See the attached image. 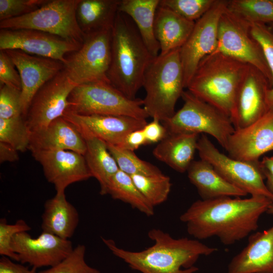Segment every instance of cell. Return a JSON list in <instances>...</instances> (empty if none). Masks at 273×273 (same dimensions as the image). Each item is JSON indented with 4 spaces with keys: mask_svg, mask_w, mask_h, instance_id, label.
I'll use <instances>...</instances> for the list:
<instances>
[{
    "mask_svg": "<svg viewBox=\"0 0 273 273\" xmlns=\"http://www.w3.org/2000/svg\"><path fill=\"white\" fill-rule=\"evenodd\" d=\"M216 51L256 68L272 86V76L263 50L252 35L250 23L231 12L226 7L219 21Z\"/></svg>",
    "mask_w": 273,
    "mask_h": 273,
    "instance_id": "cell-11",
    "label": "cell"
},
{
    "mask_svg": "<svg viewBox=\"0 0 273 273\" xmlns=\"http://www.w3.org/2000/svg\"><path fill=\"white\" fill-rule=\"evenodd\" d=\"M120 0H80L77 11L78 25L85 34L112 29Z\"/></svg>",
    "mask_w": 273,
    "mask_h": 273,
    "instance_id": "cell-29",
    "label": "cell"
},
{
    "mask_svg": "<svg viewBox=\"0 0 273 273\" xmlns=\"http://www.w3.org/2000/svg\"><path fill=\"white\" fill-rule=\"evenodd\" d=\"M66 110L80 115H123L146 119L143 100L130 99L110 82H93L76 86Z\"/></svg>",
    "mask_w": 273,
    "mask_h": 273,
    "instance_id": "cell-6",
    "label": "cell"
},
{
    "mask_svg": "<svg viewBox=\"0 0 273 273\" xmlns=\"http://www.w3.org/2000/svg\"><path fill=\"white\" fill-rule=\"evenodd\" d=\"M31 153L41 165L46 178L54 186L56 193H64L71 184L92 177L84 156L79 153L64 150Z\"/></svg>",
    "mask_w": 273,
    "mask_h": 273,
    "instance_id": "cell-17",
    "label": "cell"
},
{
    "mask_svg": "<svg viewBox=\"0 0 273 273\" xmlns=\"http://www.w3.org/2000/svg\"><path fill=\"white\" fill-rule=\"evenodd\" d=\"M111 34L112 29L85 34L81 47L66 56L64 69L77 85L93 82H110L108 73L111 62Z\"/></svg>",
    "mask_w": 273,
    "mask_h": 273,
    "instance_id": "cell-9",
    "label": "cell"
},
{
    "mask_svg": "<svg viewBox=\"0 0 273 273\" xmlns=\"http://www.w3.org/2000/svg\"><path fill=\"white\" fill-rule=\"evenodd\" d=\"M215 2V0H160L159 6L195 22L212 7Z\"/></svg>",
    "mask_w": 273,
    "mask_h": 273,
    "instance_id": "cell-35",
    "label": "cell"
},
{
    "mask_svg": "<svg viewBox=\"0 0 273 273\" xmlns=\"http://www.w3.org/2000/svg\"><path fill=\"white\" fill-rule=\"evenodd\" d=\"M271 84L256 68L249 65L237 93L231 120L235 129L254 122L269 110Z\"/></svg>",
    "mask_w": 273,
    "mask_h": 273,
    "instance_id": "cell-15",
    "label": "cell"
},
{
    "mask_svg": "<svg viewBox=\"0 0 273 273\" xmlns=\"http://www.w3.org/2000/svg\"><path fill=\"white\" fill-rule=\"evenodd\" d=\"M273 203L268 198L221 197L193 202L179 217L188 234L196 240L217 237L225 245H233L258 227L261 215Z\"/></svg>",
    "mask_w": 273,
    "mask_h": 273,
    "instance_id": "cell-1",
    "label": "cell"
},
{
    "mask_svg": "<svg viewBox=\"0 0 273 273\" xmlns=\"http://www.w3.org/2000/svg\"><path fill=\"white\" fill-rule=\"evenodd\" d=\"M82 43L30 29H0V50H19L28 54L66 62L67 55Z\"/></svg>",
    "mask_w": 273,
    "mask_h": 273,
    "instance_id": "cell-14",
    "label": "cell"
},
{
    "mask_svg": "<svg viewBox=\"0 0 273 273\" xmlns=\"http://www.w3.org/2000/svg\"><path fill=\"white\" fill-rule=\"evenodd\" d=\"M187 172L189 179L196 188L202 200L224 196L241 197L248 195L226 180L211 164L202 159L193 160Z\"/></svg>",
    "mask_w": 273,
    "mask_h": 273,
    "instance_id": "cell-24",
    "label": "cell"
},
{
    "mask_svg": "<svg viewBox=\"0 0 273 273\" xmlns=\"http://www.w3.org/2000/svg\"><path fill=\"white\" fill-rule=\"evenodd\" d=\"M267 213L273 214V203H272L268 207L266 212Z\"/></svg>",
    "mask_w": 273,
    "mask_h": 273,
    "instance_id": "cell-47",
    "label": "cell"
},
{
    "mask_svg": "<svg viewBox=\"0 0 273 273\" xmlns=\"http://www.w3.org/2000/svg\"><path fill=\"white\" fill-rule=\"evenodd\" d=\"M31 134L23 116L0 118V142L9 144L18 152L28 150Z\"/></svg>",
    "mask_w": 273,
    "mask_h": 273,
    "instance_id": "cell-33",
    "label": "cell"
},
{
    "mask_svg": "<svg viewBox=\"0 0 273 273\" xmlns=\"http://www.w3.org/2000/svg\"><path fill=\"white\" fill-rule=\"evenodd\" d=\"M147 144L142 129L134 130L127 135L120 147L123 149L134 151L141 146Z\"/></svg>",
    "mask_w": 273,
    "mask_h": 273,
    "instance_id": "cell-44",
    "label": "cell"
},
{
    "mask_svg": "<svg viewBox=\"0 0 273 273\" xmlns=\"http://www.w3.org/2000/svg\"><path fill=\"white\" fill-rule=\"evenodd\" d=\"M129 204L148 216L154 214V207L139 190L130 175L119 170L111 178L106 195Z\"/></svg>",
    "mask_w": 273,
    "mask_h": 273,
    "instance_id": "cell-30",
    "label": "cell"
},
{
    "mask_svg": "<svg viewBox=\"0 0 273 273\" xmlns=\"http://www.w3.org/2000/svg\"><path fill=\"white\" fill-rule=\"evenodd\" d=\"M21 91L7 85L0 87V118L22 115Z\"/></svg>",
    "mask_w": 273,
    "mask_h": 273,
    "instance_id": "cell-40",
    "label": "cell"
},
{
    "mask_svg": "<svg viewBox=\"0 0 273 273\" xmlns=\"http://www.w3.org/2000/svg\"><path fill=\"white\" fill-rule=\"evenodd\" d=\"M199 134L191 133H168L153 150L154 156L175 171H187L197 149Z\"/></svg>",
    "mask_w": 273,
    "mask_h": 273,
    "instance_id": "cell-25",
    "label": "cell"
},
{
    "mask_svg": "<svg viewBox=\"0 0 273 273\" xmlns=\"http://www.w3.org/2000/svg\"><path fill=\"white\" fill-rule=\"evenodd\" d=\"M11 259L2 256L0 258V273H40L37 268L24 266Z\"/></svg>",
    "mask_w": 273,
    "mask_h": 273,
    "instance_id": "cell-43",
    "label": "cell"
},
{
    "mask_svg": "<svg viewBox=\"0 0 273 273\" xmlns=\"http://www.w3.org/2000/svg\"><path fill=\"white\" fill-rule=\"evenodd\" d=\"M86 248L78 244L63 260L56 265L40 271V273H101L87 264L85 260Z\"/></svg>",
    "mask_w": 273,
    "mask_h": 273,
    "instance_id": "cell-36",
    "label": "cell"
},
{
    "mask_svg": "<svg viewBox=\"0 0 273 273\" xmlns=\"http://www.w3.org/2000/svg\"><path fill=\"white\" fill-rule=\"evenodd\" d=\"M227 3L228 1L215 0L212 7L195 22L189 38L180 48L185 88H187L201 60L217 49L219 21Z\"/></svg>",
    "mask_w": 273,
    "mask_h": 273,
    "instance_id": "cell-12",
    "label": "cell"
},
{
    "mask_svg": "<svg viewBox=\"0 0 273 273\" xmlns=\"http://www.w3.org/2000/svg\"><path fill=\"white\" fill-rule=\"evenodd\" d=\"M160 0H120L118 11L128 16L135 24L152 54L159 55L160 47L154 33L156 13Z\"/></svg>",
    "mask_w": 273,
    "mask_h": 273,
    "instance_id": "cell-28",
    "label": "cell"
},
{
    "mask_svg": "<svg viewBox=\"0 0 273 273\" xmlns=\"http://www.w3.org/2000/svg\"><path fill=\"white\" fill-rule=\"evenodd\" d=\"M28 150H69L84 155L86 145L75 126L63 117L51 122L46 127L31 132Z\"/></svg>",
    "mask_w": 273,
    "mask_h": 273,
    "instance_id": "cell-22",
    "label": "cell"
},
{
    "mask_svg": "<svg viewBox=\"0 0 273 273\" xmlns=\"http://www.w3.org/2000/svg\"><path fill=\"white\" fill-rule=\"evenodd\" d=\"M148 236L154 244L140 251L119 248L112 239L102 240L115 256L142 273H195L199 269L194 264L200 256L217 251L195 239H175L159 229L150 230Z\"/></svg>",
    "mask_w": 273,
    "mask_h": 273,
    "instance_id": "cell-2",
    "label": "cell"
},
{
    "mask_svg": "<svg viewBox=\"0 0 273 273\" xmlns=\"http://www.w3.org/2000/svg\"><path fill=\"white\" fill-rule=\"evenodd\" d=\"M226 8L249 23H273V0H231Z\"/></svg>",
    "mask_w": 273,
    "mask_h": 273,
    "instance_id": "cell-31",
    "label": "cell"
},
{
    "mask_svg": "<svg viewBox=\"0 0 273 273\" xmlns=\"http://www.w3.org/2000/svg\"><path fill=\"white\" fill-rule=\"evenodd\" d=\"M72 123L75 126L84 140L86 151L84 156L87 166L92 177L99 183L100 194L105 195L111 178L119 170L117 163L105 142L85 127Z\"/></svg>",
    "mask_w": 273,
    "mask_h": 273,
    "instance_id": "cell-23",
    "label": "cell"
},
{
    "mask_svg": "<svg viewBox=\"0 0 273 273\" xmlns=\"http://www.w3.org/2000/svg\"><path fill=\"white\" fill-rule=\"evenodd\" d=\"M171 10L159 5L156 11L154 33L160 55L180 49L186 42L195 25Z\"/></svg>",
    "mask_w": 273,
    "mask_h": 273,
    "instance_id": "cell-26",
    "label": "cell"
},
{
    "mask_svg": "<svg viewBox=\"0 0 273 273\" xmlns=\"http://www.w3.org/2000/svg\"><path fill=\"white\" fill-rule=\"evenodd\" d=\"M229 156L242 161L256 162L273 151V110L250 125L235 129L225 149Z\"/></svg>",
    "mask_w": 273,
    "mask_h": 273,
    "instance_id": "cell-18",
    "label": "cell"
},
{
    "mask_svg": "<svg viewBox=\"0 0 273 273\" xmlns=\"http://www.w3.org/2000/svg\"><path fill=\"white\" fill-rule=\"evenodd\" d=\"M80 0H48L37 10L19 17L0 22V29H30L82 43L85 34L76 17Z\"/></svg>",
    "mask_w": 273,
    "mask_h": 273,
    "instance_id": "cell-8",
    "label": "cell"
},
{
    "mask_svg": "<svg viewBox=\"0 0 273 273\" xmlns=\"http://www.w3.org/2000/svg\"><path fill=\"white\" fill-rule=\"evenodd\" d=\"M48 0H0V22L30 13Z\"/></svg>",
    "mask_w": 273,
    "mask_h": 273,
    "instance_id": "cell-39",
    "label": "cell"
},
{
    "mask_svg": "<svg viewBox=\"0 0 273 273\" xmlns=\"http://www.w3.org/2000/svg\"><path fill=\"white\" fill-rule=\"evenodd\" d=\"M197 150L201 159L211 164L226 180L251 196L266 197L273 194L264 180L260 161L250 162L233 158L220 152L204 134L199 137Z\"/></svg>",
    "mask_w": 273,
    "mask_h": 273,
    "instance_id": "cell-10",
    "label": "cell"
},
{
    "mask_svg": "<svg viewBox=\"0 0 273 273\" xmlns=\"http://www.w3.org/2000/svg\"><path fill=\"white\" fill-rule=\"evenodd\" d=\"M0 85H7L21 91L19 72L10 56L2 50H0Z\"/></svg>",
    "mask_w": 273,
    "mask_h": 273,
    "instance_id": "cell-41",
    "label": "cell"
},
{
    "mask_svg": "<svg viewBox=\"0 0 273 273\" xmlns=\"http://www.w3.org/2000/svg\"><path fill=\"white\" fill-rule=\"evenodd\" d=\"M154 58L132 20L118 11L112 28L110 83L129 99H136Z\"/></svg>",
    "mask_w": 273,
    "mask_h": 273,
    "instance_id": "cell-3",
    "label": "cell"
},
{
    "mask_svg": "<svg viewBox=\"0 0 273 273\" xmlns=\"http://www.w3.org/2000/svg\"><path fill=\"white\" fill-rule=\"evenodd\" d=\"M181 97L182 107L162 122L168 133L208 134L225 149L228 140L235 129L230 118L188 90L184 91Z\"/></svg>",
    "mask_w": 273,
    "mask_h": 273,
    "instance_id": "cell-7",
    "label": "cell"
},
{
    "mask_svg": "<svg viewBox=\"0 0 273 273\" xmlns=\"http://www.w3.org/2000/svg\"><path fill=\"white\" fill-rule=\"evenodd\" d=\"M134 184L154 207L168 198L171 187L170 177L163 173L155 175H130Z\"/></svg>",
    "mask_w": 273,
    "mask_h": 273,
    "instance_id": "cell-32",
    "label": "cell"
},
{
    "mask_svg": "<svg viewBox=\"0 0 273 273\" xmlns=\"http://www.w3.org/2000/svg\"><path fill=\"white\" fill-rule=\"evenodd\" d=\"M268 26H269V28L270 29V30L273 32V23L269 24Z\"/></svg>",
    "mask_w": 273,
    "mask_h": 273,
    "instance_id": "cell-48",
    "label": "cell"
},
{
    "mask_svg": "<svg viewBox=\"0 0 273 273\" xmlns=\"http://www.w3.org/2000/svg\"><path fill=\"white\" fill-rule=\"evenodd\" d=\"M76 86L64 68L38 89L25 117L31 132L44 128L63 116L68 106L69 95Z\"/></svg>",
    "mask_w": 273,
    "mask_h": 273,
    "instance_id": "cell-13",
    "label": "cell"
},
{
    "mask_svg": "<svg viewBox=\"0 0 273 273\" xmlns=\"http://www.w3.org/2000/svg\"><path fill=\"white\" fill-rule=\"evenodd\" d=\"M180 49L154 58L144 74L143 107L149 116L161 122L175 113V107L185 88Z\"/></svg>",
    "mask_w": 273,
    "mask_h": 273,
    "instance_id": "cell-5",
    "label": "cell"
},
{
    "mask_svg": "<svg viewBox=\"0 0 273 273\" xmlns=\"http://www.w3.org/2000/svg\"><path fill=\"white\" fill-rule=\"evenodd\" d=\"M79 221V213L66 199L65 192L56 193L45 202L41 216L42 232L69 240L74 235Z\"/></svg>",
    "mask_w": 273,
    "mask_h": 273,
    "instance_id": "cell-27",
    "label": "cell"
},
{
    "mask_svg": "<svg viewBox=\"0 0 273 273\" xmlns=\"http://www.w3.org/2000/svg\"><path fill=\"white\" fill-rule=\"evenodd\" d=\"M18 151L9 144L0 142V162H15L19 160Z\"/></svg>",
    "mask_w": 273,
    "mask_h": 273,
    "instance_id": "cell-45",
    "label": "cell"
},
{
    "mask_svg": "<svg viewBox=\"0 0 273 273\" xmlns=\"http://www.w3.org/2000/svg\"><path fill=\"white\" fill-rule=\"evenodd\" d=\"M14 63L21 80V104L25 117L38 89L64 68L62 62L31 55L19 50L5 51Z\"/></svg>",
    "mask_w": 273,
    "mask_h": 273,
    "instance_id": "cell-19",
    "label": "cell"
},
{
    "mask_svg": "<svg viewBox=\"0 0 273 273\" xmlns=\"http://www.w3.org/2000/svg\"><path fill=\"white\" fill-rule=\"evenodd\" d=\"M265 179H266V185L268 190L273 194V177L266 175L265 176Z\"/></svg>",
    "mask_w": 273,
    "mask_h": 273,
    "instance_id": "cell-46",
    "label": "cell"
},
{
    "mask_svg": "<svg viewBox=\"0 0 273 273\" xmlns=\"http://www.w3.org/2000/svg\"><path fill=\"white\" fill-rule=\"evenodd\" d=\"M250 32L253 37L260 43L270 70L272 82L269 94L270 109L273 110V32L265 24L250 23Z\"/></svg>",
    "mask_w": 273,
    "mask_h": 273,
    "instance_id": "cell-37",
    "label": "cell"
},
{
    "mask_svg": "<svg viewBox=\"0 0 273 273\" xmlns=\"http://www.w3.org/2000/svg\"><path fill=\"white\" fill-rule=\"evenodd\" d=\"M226 273H273V226L249 235L247 245L232 259Z\"/></svg>",
    "mask_w": 273,
    "mask_h": 273,
    "instance_id": "cell-21",
    "label": "cell"
},
{
    "mask_svg": "<svg viewBox=\"0 0 273 273\" xmlns=\"http://www.w3.org/2000/svg\"><path fill=\"white\" fill-rule=\"evenodd\" d=\"M11 245L18 255L19 262L37 269L56 265L73 249L70 240L44 232L34 238L27 232L17 233L13 237Z\"/></svg>",
    "mask_w": 273,
    "mask_h": 273,
    "instance_id": "cell-16",
    "label": "cell"
},
{
    "mask_svg": "<svg viewBox=\"0 0 273 273\" xmlns=\"http://www.w3.org/2000/svg\"><path fill=\"white\" fill-rule=\"evenodd\" d=\"M147 144L159 143L168 134L167 130L163 123L158 119L147 123L142 128Z\"/></svg>",
    "mask_w": 273,
    "mask_h": 273,
    "instance_id": "cell-42",
    "label": "cell"
},
{
    "mask_svg": "<svg viewBox=\"0 0 273 273\" xmlns=\"http://www.w3.org/2000/svg\"><path fill=\"white\" fill-rule=\"evenodd\" d=\"M31 227L23 219L14 224H8L6 218L0 219V255L19 262L18 255L13 250L11 244L13 237L17 233L28 232Z\"/></svg>",
    "mask_w": 273,
    "mask_h": 273,
    "instance_id": "cell-38",
    "label": "cell"
},
{
    "mask_svg": "<svg viewBox=\"0 0 273 273\" xmlns=\"http://www.w3.org/2000/svg\"><path fill=\"white\" fill-rule=\"evenodd\" d=\"M82 125L107 144L120 147L130 132L143 128L146 119L123 115H80L66 110L63 116Z\"/></svg>",
    "mask_w": 273,
    "mask_h": 273,
    "instance_id": "cell-20",
    "label": "cell"
},
{
    "mask_svg": "<svg viewBox=\"0 0 273 273\" xmlns=\"http://www.w3.org/2000/svg\"><path fill=\"white\" fill-rule=\"evenodd\" d=\"M249 66L215 51L201 60L187 88L231 118L237 91Z\"/></svg>",
    "mask_w": 273,
    "mask_h": 273,
    "instance_id": "cell-4",
    "label": "cell"
},
{
    "mask_svg": "<svg viewBox=\"0 0 273 273\" xmlns=\"http://www.w3.org/2000/svg\"><path fill=\"white\" fill-rule=\"evenodd\" d=\"M107 145L119 170L129 175H155L163 173L157 166L138 157L134 151L110 144Z\"/></svg>",
    "mask_w": 273,
    "mask_h": 273,
    "instance_id": "cell-34",
    "label": "cell"
}]
</instances>
